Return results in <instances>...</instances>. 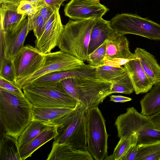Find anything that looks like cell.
Masks as SVG:
<instances>
[{
	"label": "cell",
	"instance_id": "cell-1",
	"mask_svg": "<svg viewBox=\"0 0 160 160\" xmlns=\"http://www.w3.org/2000/svg\"><path fill=\"white\" fill-rule=\"evenodd\" d=\"M33 106L24 96L0 88V120L6 134L18 139L32 120Z\"/></svg>",
	"mask_w": 160,
	"mask_h": 160
},
{
	"label": "cell",
	"instance_id": "cell-2",
	"mask_svg": "<svg viewBox=\"0 0 160 160\" xmlns=\"http://www.w3.org/2000/svg\"><path fill=\"white\" fill-rule=\"evenodd\" d=\"M66 92L87 110L98 107L111 94L112 82L89 78H68L59 82Z\"/></svg>",
	"mask_w": 160,
	"mask_h": 160
},
{
	"label": "cell",
	"instance_id": "cell-3",
	"mask_svg": "<svg viewBox=\"0 0 160 160\" xmlns=\"http://www.w3.org/2000/svg\"><path fill=\"white\" fill-rule=\"evenodd\" d=\"M87 110L78 102L75 109L62 118L49 122L57 126V135L53 142L64 143L76 149L87 150Z\"/></svg>",
	"mask_w": 160,
	"mask_h": 160
},
{
	"label": "cell",
	"instance_id": "cell-4",
	"mask_svg": "<svg viewBox=\"0 0 160 160\" xmlns=\"http://www.w3.org/2000/svg\"><path fill=\"white\" fill-rule=\"evenodd\" d=\"M96 19L69 20L64 25L58 41V46L60 50L83 62L86 61L91 31Z\"/></svg>",
	"mask_w": 160,
	"mask_h": 160
},
{
	"label": "cell",
	"instance_id": "cell-5",
	"mask_svg": "<svg viewBox=\"0 0 160 160\" xmlns=\"http://www.w3.org/2000/svg\"><path fill=\"white\" fill-rule=\"evenodd\" d=\"M120 139L127 135L136 132L137 145H143L160 142V130L155 128L148 116L139 113L134 107L127 109L115 123Z\"/></svg>",
	"mask_w": 160,
	"mask_h": 160
},
{
	"label": "cell",
	"instance_id": "cell-6",
	"mask_svg": "<svg viewBox=\"0 0 160 160\" xmlns=\"http://www.w3.org/2000/svg\"><path fill=\"white\" fill-rule=\"evenodd\" d=\"M22 89L25 97L33 106L75 108L77 104L59 82L40 86H25Z\"/></svg>",
	"mask_w": 160,
	"mask_h": 160
},
{
	"label": "cell",
	"instance_id": "cell-7",
	"mask_svg": "<svg viewBox=\"0 0 160 160\" xmlns=\"http://www.w3.org/2000/svg\"><path fill=\"white\" fill-rule=\"evenodd\" d=\"M86 119L87 150L94 159L104 160L107 156L108 135L98 107L88 109Z\"/></svg>",
	"mask_w": 160,
	"mask_h": 160
},
{
	"label": "cell",
	"instance_id": "cell-8",
	"mask_svg": "<svg viewBox=\"0 0 160 160\" xmlns=\"http://www.w3.org/2000/svg\"><path fill=\"white\" fill-rule=\"evenodd\" d=\"M109 21L112 28L121 34H132L160 40V24L148 18L123 13L116 15Z\"/></svg>",
	"mask_w": 160,
	"mask_h": 160
},
{
	"label": "cell",
	"instance_id": "cell-9",
	"mask_svg": "<svg viewBox=\"0 0 160 160\" xmlns=\"http://www.w3.org/2000/svg\"><path fill=\"white\" fill-rule=\"evenodd\" d=\"M45 56V54L29 44L24 46L19 51L13 59L18 85L42 67Z\"/></svg>",
	"mask_w": 160,
	"mask_h": 160
},
{
	"label": "cell",
	"instance_id": "cell-10",
	"mask_svg": "<svg viewBox=\"0 0 160 160\" xmlns=\"http://www.w3.org/2000/svg\"><path fill=\"white\" fill-rule=\"evenodd\" d=\"M84 64L83 61L62 51L50 52L45 54V61L42 67L19 86L22 89L25 86L47 74L72 69Z\"/></svg>",
	"mask_w": 160,
	"mask_h": 160
},
{
	"label": "cell",
	"instance_id": "cell-11",
	"mask_svg": "<svg viewBox=\"0 0 160 160\" xmlns=\"http://www.w3.org/2000/svg\"><path fill=\"white\" fill-rule=\"evenodd\" d=\"M106 56L103 65L120 67L137 56L130 51L129 42L124 35L117 31L107 41Z\"/></svg>",
	"mask_w": 160,
	"mask_h": 160
},
{
	"label": "cell",
	"instance_id": "cell-12",
	"mask_svg": "<svg viewBox=\"0 0 160 160\" xmlns=\"http://www.w3.org/2000/svg\"><path fill=\"white\" fill-rule=\"evenodd\" d=\"M59 10L58 8L55 10L45 23L40 37L35 41V47L43 54L51 52L58 46L64 25L61 22Z\"/></svg>",
	"mask_w": 160,
	"mask_h": 160
},
{
	"label": "cell",
	"instance_id": "cell-13",
	"mask_svg": "<svg viewBox=\"0 0 160 160\" xmlns=\"http://www.w3.org/2000/svg\"><path fill=\"white\" fill-rule=\"evenodd\" d=\"M27 17L12 31L5 33L0 30V57L4 56L6 58L13 60L24 46V41L29 32L28 18Z\"/></svg>",
	"mask_w": 160,
	"mask_h": 160
},
{
	"label": "cell",
	"instance_id": "cell-14",
	"mask_svg": "<svg viewBox=\"0 0 160 160\" xmlns=\"http://www.w3.org/2000/svg\"><path fill=\"white\" fill-rule=\"evenodd\" d=\"M109 10L99 1L71 0L65 7L66 16L75 20L102 18Z\"/></svg>",
	"mask_w": 160,
	"mask_h": 160
},
{
	"label": "cell",
	"instance_id": "cell-15",
	"mask_svg": "<svg viewBox=\"0 0 160 160\" xmlns=\"http://www.w3.org/2000/svg\"><path fill=\"white\" fill-rule=\"evenodd\" d=\"M95 68L90 64H85L72 69L56 71L47 74L24 86H37L52 84L59 82L62 80L70 78H93L95 76Z\"/></svg>",
	"mask_w": 160,
	"mask_h": 160
},
{
	"label": "cell",
	"instance_id": "cell-16",
	"mask_svg": "<svg viewBox=\"0 0 160 160\" xmlns=\"http://www.w3.org/2000/svg\"><path fill=\"white\" fill-rule=\"evenodd\" d=\"M132 83L136 94L148 92L154 85L147 75L137 57L129 60L124 65Z\"/></svg>",
	"mask_w": 160,
	"mask_h": 160
},
{
	"label": "cell",
	"instance_id": "cell-17",
	"mask_svg": "<svg viewBox=\"0 0 160 160\" xmlns=\"http://www.w3.org/2000/svg\"><path fill=\"white\" fill-rule=\"evenodd\" d=\"M47 160H93L88 150H79L64 143L53 142Z\"/></svg>",
	"mask_w": 160,
	"mask_h": 160
},
{
	"label": "cell",
	"instance_id": "cell-18",
	"mask_svg": "<svg viewBox=\"0 0 160 160\" xmlns=\"http://www.w3.org/2000/svg\"><path fill=\"white\" fill-rule=\"evenodd\" d=\"M116 32L112 27L110 21L105 20L102 18L96 19L91 31L88 55L107 41Z\"/></svg>",
	"mask_w": 160,
	"mask_h": 160
},
{
	"label": "cell",
	"instance_id": "cell-19",
	"mask_svg": "<svg viewBox=\"0 0 160 160\" xmlns=\"http://www.w3.org/2000/svg\"><path fill=\"white\" fill-rule=\"evenodd\" d=\"M18 6L9 3L0 4V30L10 32L18 26L27 15L18 13Z\"/></svg>",
	"mask_w": 160,
	"mask_h": 160
},
{
	"label": "cell",
	"instance_id": "cell-20",
	"mask_svg": "<svg viewBox=\"0 0 160 160\" xmlns=\"http://www.w3.org/2000/svg\"><path fill=\"white\" fill-rule=\"evenodd\" d=\"M58 134L57 126L51 124L30 142L19 149L21 160H24L31 156L38 149Z\"/></svg>",
	"mask_w": 160,
	"mask_h": 160
},
{
	"label": "cell",
	"instance_id": "cell-21",
	"mask_svg": "<svg viewBox=\"0 0 160 160\" xmlns=\"http://www.w3.org/2000/svg\"><path fill=\"white\" fill-rule=\"evenodd\" d=\"M134 53L139 59L145 72L153 85L160 82V65L155 56L145 49L136 48Z\"/></svg>",
	"mask_w": 160,
	"mask_h": 160
},
{
	"label": "cell",
	"instance_id": "cell-22",
	"mask_svg": "<svg viewBox=\"0 0 160 160\" xmlns=\"http://www.w3.org/2000/svg\"><path fill=\"white\" fill-rule=\"evenodd\" d=\"M75 107L33 106L32 120L46 123L53 122L64 116L73 110Z\"/></svg>",
	"mask_w": 160,
	"mask_h": 160
},
{
	"label": "cell",
	"instance_id": "cell-23",
	"mask_svg": "<svg viewBox=\"0 0 160 160\" xmlns=\"http://www.w3.org/2000/svg\"><path fill=\"white\" fill-rule=\"evenodd\" d=\"M141 113L150 116L160 110V82L154 85L141 100Z\"/></svg>",
	"mask_w": 160,
	"mask_h": 160
},
{
	"label": "cell",
	"instance_id": "cell-24",
	"mask_svg": "<svg viewBox=\"0 0 160 160\" xmlns=\"http://www.w3.org/2000/svg\"><path fill=\"white\" fill-rule=\"evenodd\" d=\"M0 160H21L18 139L5 133L0 137Z\"/></svg>",
	"mask_w": 160,
	"mask_h": 160
},
{
	"label": "cell",
	"instance_id": "cell-25",
	"mask_svg": "<svg viewBox=\"0 0 160 160\" xmlns=\"http://www.w3.org/2000/svg\"><path fill=\"white\" fill-rule=\"evenodd\" d=\"M51 124L40 121L32 120L18 139L19 149L30 142Z\"/></svg>",
	"mask_w": 160,
	"mask_h": 160
},
{
	"label": "cell",
	"instance_id": "cell-26",
	"mask_svg": "<svg viewBox=\"0 0 160 160\" xmlns=\"http://www.w3.org/2000/svg\"><path fill=\"white\" fill-rule=\"evenodd\" d=\"M137 141L138 135L136 132L120 139L112 154L113 159L121 160L132 146L137 144Z\"/></svg>",
	"mask_w": 160,
	"mask_h": 160
},
{
	"label": "cell",
	"instance_id": "cell-27",
	"mask_svg": "<svg viewBox=\"0 0 160 160\" xmlns=\"http://www.w3.org/2000/svg\"><path fill=\"white\" fill-rule=\"evenodd\" d=\"M126 71L124 67H115L103 65L96 68V74L98 79L112 82L115 79Z\"/></svg>",
	"mask_w": 160,
	"mask_h": 160
},
{
	"label": "cell",
	"instance_id": "cell-28",
	"mask_svg": "<svg viewBox=\"0 0 160 160\" xmlns=\"http://www.w3.org/2000/svg\"><path fill=\"white\" fill-rule=\"evenodd\" d=\"M134 91L130 78L126 71L112 82L111 93L130 94Z\"/></svg>",
	"mask_w": 160,
	"mask_h": 160
},
{
	"label": "cell",
	"instance_id": "cell-29",
	"mask_svg": "<svg viewBox=\"0 0 160 160\" xmlns=\"http://www.w3.org/2000/svg\"><path fill=\"white\" fill-rule=\"evenodd\" d=\"M160 160V142L139 145L135 160Z\"/></svg>",
	"mask_w": 160,
	"mask_h": 160
},
{
	"label": "cell",
	"instance_id": "cell-30",
	"mask_svg": "<svg viewBox=\"0 0 160 160\" xmlns=\"http://www.w3.org/2000/svg\"><path fill=\"white\" fill-rule=\"evenodd\" d=\"M0 77L19 86L16 81V72L12 60L4 56L0 57Z\"/></svg>",
	"mask_w": 160,
	"mask_h": 160
},
{
	"label": "cell",
	"instance_id": "cell-31",
	"mask_svg": "<svg viewBox=\"0 0 160 160\" xmlns=\"http://www.w3.org/2000/svg\"><path fill=\"white\" fill-rule=\"evenodd\" d=\"M107 42L106 41L88 55L86 61L92 66L97 68L102 66L106 55Z\"/></svg>",
	"mask_w": 160,
	"mask_h": 160
},
{
	"label": "cell",
	"instance_id": "cell-32",
	"mask_svg": "<svg viewBox=\"0 0 160 160\" xmlns=\"http://www.w3.org/2000/svg\"><path fill=\"white\" fill-rule=\"evenodd\" d=\"M28 18V29L33 30L36 39L40 37L43 31L45 22L42 18L37 12L35 14L27 16Z\"/></svg>",
	"mask_w": 160,
	"mask_h": 160
},
{
	"label": "cell",
	"instance_id": "cell-33",
	"mask_svg": "<svg viewBox=\"0 0 160 160\" xmlns=\"http://www.w3.org/2000/svg\"><path fill=\"white\" fill-rule=\"evenodd\" d=\"M17 11L18 13L29 16L35 14L37 12V3L23 1L18 6Z\"/></svg>",
	"mask_w": 160,
	"mask_h": 160
},
{
	"label": "cell",
	"instance_id": "cell-34",
	"mask_svg": "<svg viewBox=\"0 0 160 160\" xmlns=\"http://www.w3.org/2000/svg\"><path fill=\"white\" fill-rule=\"evenodd\" d=\"M56 9L47 4L41 0L37 3V12L42 18L45 23Z\"/></svg>",
	"mask_w": 160,
	"mask_h": 160
},
{
	"label": "cell",
	"instance_id": "cell-35",
	"mask_svg": "<svg viewBox=\"0 0 160 160\" xmlns=\"http://www.w3.org/2000/svg\"><path fill=\"white\" fill-rule=\"evenodd\" d=\"M0 88L5 89L21 97L24 96V93L19 86L15 85L1 77Z\"/></svg>",
	"mask_w": 160,
	"mask_h": 160
},
{
	"label": "cell",
	"instance_id": "cell-36",
	"mask_svg": "<svg viewBox=\"0 0 160 160\" xmlns=\"http://www.w3.org/2000/svg\"><path fill=\"white\" fill-rule=\"evenodd\" d=\"M139 145L132 146L121 160H135L137 156Z\"/></svg>",
	"mask_w": 160,
	"mask_h": 160
},
{
	"label": "cell",
	"instance_id": "cell-37",
	"mask_svg": "<svg viewBox=\"0 0 160 160\" xmlns=\"http://www.w3.org/2000/svg\"><path fill=\"white\" fill-rule=\"evenodd\" d=\"M148 117L154 127L160 130V110L155 114Z\"/></svg>",
	"mask_w": 160,
	"mask_h": 160
},
{
	"label": "cell",
	"instance_id": "cell-38",
	"mask_svg": "<svg viewBox=\"0 0 160 160\" xmlns=\"http://www.w3.org/2000/svg\"><path fill=\"white\" fill-rule=\"evenodd\" d=\"M47 4L55 8L59 9L63 2L66 0H41Z\"/></svg>",
	"mask_w": 160,
	"mask_h": 160
},
{
	"label": "cell",
	"instance_id": "cell-39",
	"mask_svg": "<svg viewBox=\"0 0 160 160\" xmlns=\"http://www.w3.org/2000/svg\"><path fill=\"white\" fill-rule=\"evenodd\" d=\"M110 101L117 102L123 103L132 100L130 98L121 95H112L110 96Z\"/></svg>",
	"mask_w": 160,
	"mask_h": 160
},
{
	"label": "cell",
	"instance_id": "cell-40",
	"mask_svg": "<svg viewBox=\"0 0 160 160\" xmlns=\"http://www.w3.org/2000/svg\"><path fill=\"white\" fill-rule=\"evenodd\" d=\"M40 0H0V3H7L18 6L23 1H28L31 2L37 3Z\"/></svg>",
	"mask_w": 160,
	"mask_h": 160
},
{
	"label": "cell",
	"instance_id": "cell-41",
	"mask_svg": "<svg viewBox=\"0 0 160 160\" xmlns=\"http://www.w3.org/2000/svg\"><path fill=\"white\" fill-rule=\"evenodd\" d=\"M90 0L93 1H99L100 0Z\"/></svg>",
	"mask_w": 160,
	"mask_h": 160
}]
</instances>
